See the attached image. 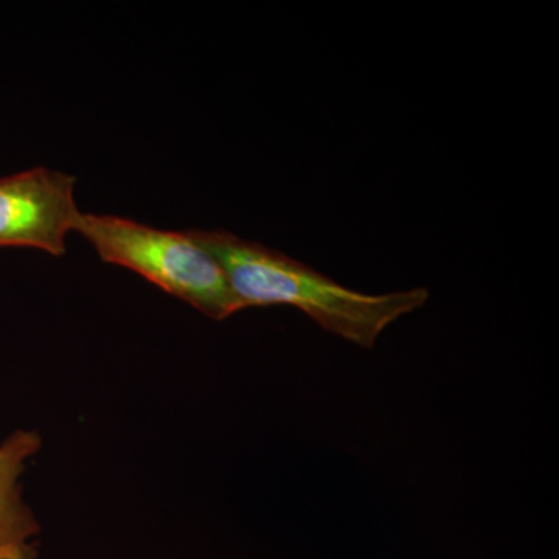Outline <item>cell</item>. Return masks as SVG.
Listing matches in <instances>:
<instances>
[{"label":"cell","instance_id":"1","mask_svg":"<svg viewBox=\"0 0 559 559\" xmlns=\"http://www.w3.org/2000/svg\"><path fill=\"white\" fill-rule=\"evenodd\" d=\"M218 261L246 308L293 307L329 333L373 348L382 331L429 300V289L364 294L340 285L308 264L226 230H187Z\"/></svg>","mask_w":559,"mask_h":559},{"label":"cell","instance_id":"2","mask_svg":"<svg viewBox=\"0 0 559 559\" xmlns=\"http://www.w3.org/2000/svg\"><path fill=\"white\" fill-rule=\"evenodd\" d=\"M76 234L102 261L139 274L213 320L245 310L218 261L189 231H170L120 216L81 213Z\"/></svg>","mask_w":559,"mask_h":559},{"label":"cell","instance_id":"3","mask_svg":"<svg viewBox=\"0 0 559 559\" xmlns=\"http://www.w3.org/2000/svg\"><path fill=\"white\" fill-rule=\"evenodd\" d=\"M75 183L68 173L46 167L0 178V248L64 255L66 240L83 213L76 205Z\"/></svg>","mask_w":559,"mask_h":559},{"label":"cell","instance_id":"4","mask_svg":"<svg viewBox=\"0 0 559 559\" xmlns=\"http://www.w3.org/2000/svg\"><path fill=\"white\" fill-rule=\"evenodd\" d=\"M36 430L17 429L0 443V559H38L40 524L22 498V474L38 454Z\"/></svg>","mask_w":559,"mask_h":559}]
</instances>
